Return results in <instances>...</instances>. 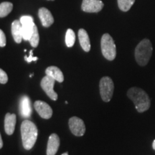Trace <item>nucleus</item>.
<instances>
[{
    "instance_id": "nucleus-1",
    "label": "nucleus",
    "mask_w": 155,
    "mask_h": 155,
    "mask_svg": "<svg viewBox=\"0 0 155 155\" xmlns=\"http://www.w3.org/2000/svg\"><path fill=\"white\" fill-rule=\"evenodd\" d=\"M127 96L132 101L136 109L139 113L149 110L151 106L150 98L145 91L137 87H132L127 91Z\"/></svg>"
},
{
    "instance_id": "nucleus-2",
    "label": "nucleus",
    "mask_w": 155,
    "mask_h": 155,
    "mask_svg": "<svg viewBox=\"0 0 155 155\" xmlns=\"http://www.w3.org/2000/svg\"><path fill=\"white\" fill-rule=\"evenodd\" d=\"M20 129L23 147L26 150H30L34 147L37 141L38 128L33 122L30 120H25L21 124Z\"/></svg>"
},
{
    "instance_id": "nucleus-3",
    "label": "nucleus",
    "mask_w": 155,
    "mask_h": 155,
    "mask_svg": "<svg viewBox=\"0 0 155 155\" xmlns=\"http://www.w3.org/2000/svg\"><path fill=\"white\" fill-rule=\"evenodd\" d=\"M153 48L152 42L149 39H144L137 45L135 48V60L141 67L148 64L152 55Z\"/></svg>"
},
{
    "instance_id": "nucleus-4",
    "label": "nucleus",
    "mask_w": 155,
    "mask_h": 155,
    "mask_svg": "<svg viewBox=\"0 0 155 155\" xmlns=\"http://www.w3.org/2000/svg\"><path fill=\"white\" fill-rule=\"evenodd\" d=\"M101 48L104 57L108 61H112L116 56V48L114 39L109 34L103 35L101 40Z\"/></svg>"
},
{
    "instance_id": "nucleus-5",
    "label": "nucleus",
    "mask_w": 155,
    "mask_h": 155,
    "mask_svg": "<svg viewBox=\"0 0 155 155\" xmlns=\"http://www.w3.org/2000/svg\"><path fill=\"white\" fill-rule=\"evenodd\" d=\"M100 94L104 102H109L112 98L114 91V84L110 77L104 76L99 83Z\"/></svg>"
},
{
    "instance_id": "nucleus-6",
    "label": "nucleus",
    "mask_w": 155,
    "mask_h": 155,
    "mask_svg": "<svg viewBox=\"0 0 155 155\" xmlns=\"http://www.w3.org/2000/svg\"><path fill=\"white\" fill-rule=\"evenodd\" d=\"M19 21L22 24V38L26 41H29L32 35L34 26L35 25L34 23L33 17L29 15H25L20 17Z\"/></svg>"
},
{
    "instance_id": "nucleus-7",
    "label": "nucleus",
    "mask_w": 155,
    "mask_h": 155,
    "mask_svg": "<svg viewBox=\"0 0 155 155\" xmlns=\"http://www.w3.org/2000/svg\"><path fill=\"white\" fill-rule=\"evenodd\" d=\"M68 125L70 130L73 134L77 137H81L86 132V126L83 121L80 118L73 116L69 119Z\"/></svg>"
},
{
    "instance_id": "nucleus-8",
    "label": "nucleus",
    "mask_w": 155,
    "mask_h": 155,
    "mask_svg": "<svg viewBox=\"0 0 155 155\" xmlns=\"http://www.w3.org/2000/svg\"><path fill=\"white\" fill-rule=\"evenodd\" d=\"M55 80H54L53 78L48 76L46 75V76L42 78L40 86L41 88L43 89V91L46 93L48 97H50L52 100L56 101L58 99V94L55 91H54L53 87L55 85Z\"/></svg>"
},
{
    "instance_id": "nucleus-9",
    "label": "nucleus",
    "mask_w": 155,
    "mask_h": 155,
    "mask_svg": "<svg viewBox=\"0 0 155 155\" xmlns=\"http://www.w3.org/2000/svg\"><path fill=\"white\" fill-rule=\"evenodd\" d=\"M104 6L101 0H83L81 9L85 12L97 13L101 11Z\"/></svg>"
},
{
    "instance_id": "nucleus-10",
    "label": "nucleus",
    "mask_w": 155,
    "mask_h": 155,
    "mask_svg": "<svg viewBox=\"0 0 155 155\" xmlns=\"http://www.w3.org/2000/svg\"><path fill=\"white\" fill-rule=\"evenodd\" d=\"M34 108L39 115L45 119H49L53 115V109L47 103L42 101H36L34 103Z\"/></svg>"
},
{
    "instance_id": "nucleus-11",
    "label": "nucleus",
    "mask_w": 155,
    "mask_h": 155,
    "mask_svg": "<svg viewBox=\"0 0 155 155\" xmlns=\"http://www.w3.org/2000/svg\"><path fill=\"white\" fill-rule=\"evenodd\" d=\"M19 114L23 118H29L32 114V108L30 98L28 96H22L19 102Z\"/></svg>"
},
{
    "instance_id": "nucleus-12",
    "label": "nucleus",
    "mask_w": 155,
    "mask_h": 155,
    "mask_svg": "<svg viewBox=\"0 0 155 155\" xmlns=\"http://www.w3.org/2000/svg\"><path fill=\"white\" fill-rule=\"evenodd\" d=\"M38 16L40 17L42 26L45 28H49L53 24L54 18L53 15L47 8L42 7L39 9Z\"/></svg>"
},
{
    "instance_id": "nucleus-13",
    "label": "nucleus",
    "mask_w": 155,
    "mask_h": 155,
    "mask_svg": "<svg viewBox=\"0 0 155 155\" xmlns=\"http://www.w3.org/2000/svg\"><path fill=\"white\" fill-rule=\"evenodd\" d=\"M60 147V139L56 134L49 137L47 147V155H55Z\"/></svg>"
},
{
    "instance_id": "nucleus-14",
    "label": "nucleus",
    "mask_w": 155,
    "mask_h": 155,
    "mask_svg": "<svg viewBox=\"0 0 155 155\" xmlns=\"http://www.w3.org/2000/svg\"><path fill=\"white\" fill-rule=\"evenodd\" d=\"M17 117L14 114L7 113L5 118V130L7 135H12L15 131Z\"/></svg>"
},
{
    "instance_id": "nucleus-15",
    "label": "nucleus",
    "mask_w": 155,
    "mask_h": 155,
    "mask_svg": "<svg viewBox=\"0 0 155 155\" xmlns=\"http://www.w3.org/2000/svg\"><path fill=\"white\" fill-rule=\"evenodd\" d=\"M12 35L15 42L20 43L22 40V24L19 20H15L12 24Z\"/></svg>"
},
{
    "instance_id": "nucleus-16",
    "label": "nucleus",
    "mask_w": 155,
    "mask_h": 155,
    "mask_svg": "<svg viewBox=\"0 0 155 155\" xmlns=\"http://www.w3.org/2000/svg\"><path fill=\"white\" fill-rule=\"evenodd\" d=\"M78 39L81 48L85 52H89L91 50L90 39L88 33L84 29H80L78 30Z\"/></svg>"
},
{
    "instance_id": "nucleus-17",
    "label": "nucleus",
    "mask_w": 155,
    "mask_h": 155,
    "mask_svg": "<svg viewBox=\"0 0 155 155\" xmlns=\"http://www.w3.org/2000/svg\"><path fill=\"white\" fill-rule=\"evenodd\" d=\"M46 75L53 78L54 80L59 83L63 82L64 76L61 69L56 66H50L45 70Z\"/></svg>"
},
{
    "instance_id": "nucleus-18",
    "label": "nucleus",
    "mask_w": 155,
    "mask_h": 155,
    "mask_svg": "<svg viewBox=\"0 0 155 155\" xmlns=\"http://www.w3.org/2000/svg\"><path fill=\"white\" fill-rule=\"evenodd\" d=\"M13 9L12 3L9 2H5L0 4V17L7 16Z\"/></svg>"
},
{
    "instance_id": "nucleus-19",
    "label": "nucleus",
    "mask_w": 155,
    "mask_h": 155,
    "mask_svg": "<svg viewBox=\"0 0 155 155\" xmlns=\"http://www.w3.org/2000/svg\"><path fill=\"white\" fill-rule=\"evenodd\" d=\"M119 8L123 12H128L131 9L135 0H117Z\"/></svg>"
},
{
    "instance_id": "nucleus-20",
    "label": "nucleus",
    "mask_w": 155,
    "mask_h": 155,
    "mask_svg": "<svg viewBox=\"0 0 155 155\" xmlns=\"http://www.w3.org/2000/svg\"><path fill=\"white\" fill-rule=\"evenodd\" d=\"M75 41V35L73 30L68 29L65 34V44L67 47L71 48L74 45Z\"/></svg>"
},
{
    "instance_id": "nucleus-21",
    "label": "nucleus",
    "mask_w": 155,
    "mask_h": 155,
    "mask_svg": "<svg viewBox=\"0 0 155 155\" xmlns=\"http://www.w3.org/2000/svg\"><path fill=\"white\" fill-rule=\"evenodd\" d=\"M39 41H40V36H39L38 29L36 25H35L32 35H31L30 40H29V42H30V45L32 47L37 48L39 44Z\"/></svg>"
},
{
    "instance_id": "nucleus-22",
    "label": "nucleus",
    "mask_w": 155,
    "mask_h": 155,
    "mask_svg": "<svg viewBox=\"0 0 155 155\" xmlns=\"http://www.w3.org/2000/svg\"><path fill=\"white\" fill-rule=\"evenodd\" d=\"M8 81V76L5 71L0 68V83L5 84Z\"/></svg>"
},
{
    "instance_id": "nucleus-23",
    "label": "nucleus",
    "mask_w": 155,
    "mask_h": 155,
    "mask_svg": "<svg viewBox=\"0 0 155 155\" xmlns=\"http://www.w3.org/2000/svg\"><path fill=\"white\" fill-rule=\"evenodd\" d=\"M6 43H7V40H6L5 34L4 33L3 31L0 29V47H5Z\"/></svg>"
},
{
    "instance_id": "nucleus-24",
    "label": "nucleus",
    "mask_w": 155,
    "mask_h": 155,
    "mask_svg": "<svg viewBox=\"0 0 155 155\" xmlns=\"http://www.w3.org/2000/svg\"><path fill=\"white\" fill-rule=\"evenodd\" d=\"M38 58V57H33V50H30V56H25V60L28 63H30L32 61H36Z\"/></svg>"
},
{
    "instance_id": "nucleus-25",
    "label": "nucleus",
    "mask_w": 155,
    "mask_h": 155,
    "mask_svg": "<svg viewBox=\"0 0 155 155\" xmlns=\"http://www.w3.org/2000/svg\"><path fill=\"white\" fill-rule=\"evenodd\" d=\"M2 147H3V141H2V139L1 134H0V149L2 148Z\"/></svg>"
},
{
    "instance_id": "nucleus-26",
    "label": "nucleus",
    "mask_w": 155,
    "mask_h": 155,
    "mask_svg": "<svg viewBox=\"0 0 155 155\" xmlns=\"http://www.w3.org/2000/svg\"><path fill=\"white\" fill-rule=\"evenodd\" d=\"M152 148H153V150L155 151V139L153 141V142H152Z\"/></svg>"
},
{
    "instance_id": "nucleus-27",
    "label": "nucleus",
    "mask_w": 155,
    "mask_h": 155,
    "mask_svg": "<svg viewBox=\"0 0 155 155\" xmlns=\"http://www.w3.org/2000/svg\"><path fill=\"white\" fill-rule=\"evenodd\" d=\"M62 155H68V152H65V153H63Z\"/></svg>"
},
{
    "instance_id": "nucleus-28",
    "label": "nucleus",
    "mask_w": 155,
    "mask_h": 155,
    "mask_svg": "<svg viewBox=\"0 0 155 155\" xmlns=\"http://www.w3.org/2000/svg\"><path fill=\"white\" fill-rule=\"evenodd\" d=\"M51 1H53V0H51Z\"/></svg>"
}]
</instances>
